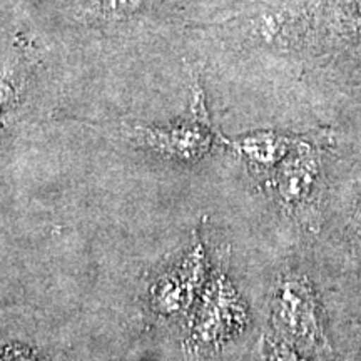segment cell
<instances>
[{
	"label": "cell",
	"mask_w": 361,
	"mask_h": 361,
	"mask_svg": "<svg viewBox=\"0 0 361 361\" xmlns=\"http://www.w3.org/2000/svg\"><path fill=\"white\" fill-rule=\"evenodd\" d=\"M296 139L276 133H255L233 144L241 156L258 168H276L296 146Z\"/></svg>",
	"instance_id": "obj_6"
},
{
	"label": "cell",
	"mask_w": 361,
	"mask_h": 361,
	"mask_svg": "<svg viewBox=\"0 0 361 361\" xmlns=\"http://www.w3.org/2000/svg\"><path fill=\"white\" fill-rule=\"evenodd\" d=\"M0 361H40L34 353L24 348H7L4 353H0Z\"/></svg>",
	"instance_id": "obj_9"
},
{
	"label": "cell",
	"mask_w": 361,
	"mask_h": 361,
	"mask_svg": "<svg viewBox=\"0 0 361 361\" xmlns=\"http://www.w3.org/2000/svg\"><path fill=\"white\" fill-rule=\"evenodd\" d=\"M318 176V154L305 142H296L293 151L276 166L273 186L284 204L303 202Z\"/></svg>",
	"instance_id": "obj_5"
},
{
	"label": "cell",
	"mask_w": 361,
	"mask_h": 361,
	"mask_svg": "<svg viewBox=\"0 0 361 361\" xmlns=\"http://www.w3.org/2000/svg\"><path fill=\"white\" fill-rule=\"evenodd\" d=\"M273 322L283 335L300 345L316 346L323 341L318 301L303 278H283L274 291Z\"/></svg>",
	"instance_id": "obj_3"
},
{
	"label": "cell",
	"mask_w": 361,
	"mask_h": 361,
	"mask_svg": "<svg viewBox=\"0 0 361 361\" xmlns=\"http://www.w3.org/2000/svg\"><path fill=\"white\" fill-rule=\"evenodd\" d=\"M133 135L157 154L184 162L201 159L209 152L214 139L202 104L189 119L169 124L168 128H137Z\"/></svg>",
	"instance_id": "obj_4"
},
{
	"label": "cell",
	"mask_w": 361,
	"mask_h": 361,
	"mask_svg": "<svg viewBox=\"0 0 361 361\" xmlns=\"http://www.w3.org/2000/svg\"><path fill=\"white\" fill-rule=\"evenodd\" d=\"M207 281V258L204 245L197 234L192 241L174 255L154 273L147 290L152 313L159 318L173 319L188 314Z\"/></svg>",
	"instance_id": "obj_2"
},
{
	"label": "cell",
	"mask_w": 361,
	"mask_h": 361,
	"mask_svg": "<svg viewBox=\"0 0 361 361\" xmlns=\"http://www.w3.org/2000/svg\"><path fill=\"white\" fill-rule=\"evenodd\" d=\"M247 324V308L226 269L207 278L189 319L184 346L196 355L211 353L234 338Z\"/></svg>",
	"instance_id": "obj_1"
},
{
	"label": "cell",
	"mask_w": 361,
	"mask_h": 361,
	"mask_svg": "<svg viewBox=\"0 0 361 361\" xmlns=\"http://www.w3.org/2000/svg\"><path fill=\"white\" fill-rule=\"evenodd\" d=\"M142 0H89V7L104 19H124L139 11Z\"/></svg>",
	"instance_id": "obj_8"
},
{
	"label": "cell",
	"mask_w": 361,
	"mask_h": 361,
	"mask_svg": "<svg viewBox=\"0 0 361 361\" xmlns=\"http://www.w3.org/2000/svg\"><path fill=\"white\" fill-rule=\"evenodd\" d=\"M20 79L11 67L0 71V121L19 102Z\"/></svg>",
	"instance_id": "obj_7"
}]
</instances>
